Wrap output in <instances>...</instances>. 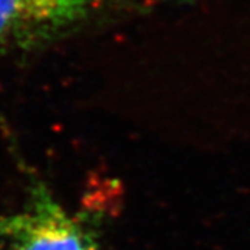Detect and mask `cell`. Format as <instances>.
<instances>
[{"label": "cell", "mask_w": 250, "mask_h": 250, "mask_svg": "<svg viewBox=\"0 0 250 250\" xmlns=\"http://www.w3.org/2000/svg\"><path fill=\"white\" fill-rule=\"evenodd\" d=\"M24 210L0 214L1 250H103L88 220L72 215L45 181L29 174Z\"/></svg>", "instance_id": "6da1fadb"}, {"label": "cell", "mask_w": 250, "mask_h": 250, "mask_svg": "<svg viewBox=\"0 0 250 250\" xmlns=\"http://www.w3.org/2000/svg\"><path fill=\"white\" fill-rule=\"evenodd\" d=\"M102 0H0V54L27 50L82 22Z\"/></svg>", "instance_id": "7a4b0ae2"}]
</instances>
